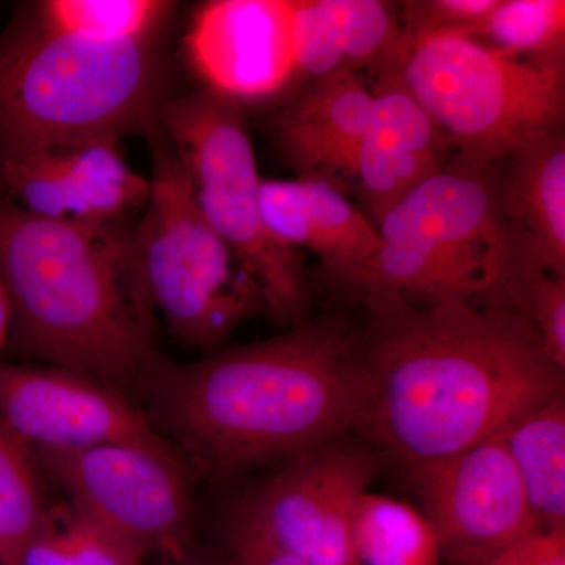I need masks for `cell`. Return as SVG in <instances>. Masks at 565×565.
<instances>
[{
	"instance_id": "cell-23",
	"label": "cell",
	"mask_w": 565,
	"mask_h": 565,
	"mask_svg": "<svg viewBox=\"0 0 565 565\" xmlns=\"http://www.w3.org/2000/svg\"><path fill=\"white\" fill-rule=\"evenodd\" d=\"M46 478L31 446L0 418V561L20 565L22 550L39 530L50 503Z\"/></svg>"
},
{
	"instance_id": "cell-25",
	"label": "cell",
	"mask_w": 565,
	"mask_h": 565,
	"mask_svg": "<svg viewBox=\"0 0 565 565\" xmlns=\"http://www.w3.org/2000/svg\"><path fill=\"white\" fill-rule=\"evenodd\" d=\"M221 534L233 565H307L264 527L245 497L226 509Z\"/></svg>"
},
{
	"instance_id": "cell-24",
	"label": "cell",
	"mask_w": 565,
	"mask_h": 565,
	"mask_svg": "<svg viewBox=\"0 0 565 565\" xmlns=\"http://www.w3.org/2000/svg\"><path fill=\"white\" fill-rule=\"evenodd\" d=\"M486 36L490 46L530 61H564V0H498L482 22L476 39Z\"/></svg>"
},
{
	"instance_id": "cell-11",
	"label": "cell",
	"mask_w": 565,
	"mask_h": 565,
	"mask_svg": "<svg viewBox=\"0 0 565 565\" xmlns=\"http://www.w3.org/2000/svg\"><path fill=\"white\" fill-rule=\"evenodd\" d=\"M440 555L473 565L541 530L501 435L411 473Z\"/></svg>"
},
{
	"instance_id": "cell-8",
	"label": "cell",
	"mask_w": 565,
	"mask_h": 565,
	"mask_svg": "<svg viewBox=\"0 0 565 565\" xmlns=\"http://www.w3.org/2000/svg\"><path fill=\"white\" fill-rule=\"evenodd\" d=\"M158 125L200 211L258 282L273 321L285 329L307 322L311 296L299 253L278 243L263 221V180L244 107L202 88L170 96L158 111Z\"/></svg>"
},
{
	"instance_id": "cell-19",
	"label": "cell",
	"mask_w": 565,
	"mask_h": 565,
	"mask_svg": "<svg viewBox=\"0 0 565 565\" xmlns=\"http://www.w3.org/2000/svg\"><path fill=\"white\" fill-rule=\"evenodd\" d=\"M501 173L509 212L546 273L565 278V137L557 129L512 152Z\"/></svg>"
},
{
	"instance_id": "cell-31",
	"label": "cell",
	"mask_w": 565,
	"mask_h": 565,
	"mask_svg": "<svg viewBox=\"0 0 565 565\" xmlns=\"http://www.w3.org/2000/svg\"><path fill=\"white\" fill-rule=\"evenodd\" d=\"M158 565H233L226 555H215L192 542L177 552L158 556Z\"/></svg>"
},
{
	"instance_id": "cell-17",
	"label": "cell",
	"mask_w": 565,
	"mask_h": 565,
	"mask_svg": "<svg viewBox=\"0 0 565 565\" xmlns=\"http://www.w3.org/2000/svg\"><path fill=\"white\" fill-rule=\"evenodd\" d=\"M292 46L297 74L399 66L404 28L396 7L381 0H294Z\"/></svg>"
},
{
	"instance_id": "cell-7",
	"label": "cell",
	"mask_w": 565,
	"mask_h": 565,
	"mask_svg": "<svg viewBox=\"0 0 565 565\" xmlns=\"http://www.w3.org/2000/svg\"><path fill=\"white\" fill-rule=\"evenodd\" d=\"M150 195L136 225L141 277L158 318L182 344L207 353L264 308L258 282L200 211L158 121L145 132Z\"/></svg>"
},
{
	"instance_id": "cell-16",
	"label": "cell",
	"mask_w": 565,
	"mask_h": 565,
	"mask_svg": "<svg viewBox=\"0 0 565 565\" xmlns=\"http://www.w3.org/2000/svg\"><path fill=\"white\" fill-rule=\"evenodd\" d=\"M374 96L352 71L319 77L286 104L274 122L282 154L300 177H353Z\"/></svg>"
},
{
	"instance_id": "cell-15",
	"label": "cell",
	"mask_w": 565,
	"mask_h": 565,
	"mask_svg": "<svg viewBox=\"0 0 565 565\" xmlns=\"http://www.w3.org/2000/svg\"><path fill=\"white\" fill-rule=\"evenodd\" d=\"M373 96L370 129L352 178L373 222L379 223L444 169L452 147L394 71L379 74Z\"/></svg>"
},
{
	"instance_id": "cell-3",
	"label": "cell",
	"mask_w": 565,
	"mask_h": 565,
	"mask_svg": "<svg viewBox=\"0 0 565 565\" xmlns=\"http://www.w3.org/2000/svg\"><path fill=\"white\" fill-rule=\"evenodd\" d=\"M136 225L50 221L0 199L11 353L92 375L137 399L158 353V315L141 277Z\"/></svg>"
},
{
	"instance_id": "cell-30",
	"label": "cell",
	"mask_w": 565,
	"mask_h": 565,
	"mask_svg": "<svg viewBox=\"0 0 565 565\" xmlns=\"http://www.w3.org/2000/svg\"><path fill=\"white\" fill-rule=\"evenodd\" d=\"M20 565H76L63 526L61 505L50 504L39 530L22 550Z\"/></svg>"
},
{
	"instance_id": "cell-28",
	"label": "cell",
	"mask_w": 565,
	"mask_h": 565,
	"mask_svg": "<svg viewBox=\"0 0 565 565\" xmlns=\"http://www.w3.org/2000/svg\"><path fill=\"white\" fill-rule=\"evenodd\" d=\"M76 565H143L147 556L118 535L81 515L73 505L58 503Z\"/></svg>"
},
{
	"instance_id": "cell-33",
	"label": "cell",
	"mask_w": 565,
	"mask_h": 565,
	"mask_svg": "<svg viewBox=\"0 0 565 565\" xmlns=\"http://www.w3.org/2000/svg\"><path fill=\"white\" fill-rule=\"evenodd\" d=\"M0 565H3V564H2V561H0Z\"/></svg>"
},
{
	"instance_id": "cell-14",
	"label": "cell",
	"mask_w": 565,
	"mask_h": 565,
	"mask_svg": "<svg viewBox=\"0 0 565 565\" xmlns=\"http://www.w3.org/2000/svg\"><path fill=\"white\" fill-rule=\"evenodd\" d=\"M294 0H212L195 10L185 58L203 90L245 106L280 95L297 76Z\"/></svg>"
},
{
	"instance_id": "cell-29",
	"label": "cell",
	"mask_w": 565,
	"mask_h": 565,
	"mask_svg": "<svg viewBox=\"0 0 565 565\" xmlns=\"http://www.w3.org/2000/svg\"><path fill=\"white\" fill-rule=\"evenodd\" d=\"M473 565H565V530H535Z\"/></svg>"
},
{
	"instance_id": "cell-20",
	"label": "cell",
	"mask_w": 565,
	"mask_h": 565,
	"mask_svg": "<svg viewBox=\"0 0 565 565\" xmlns=\"http://www.w3.org/2000/svg\"><path fill=\"white\" fill-rule=\"evenodd\" d=\"M501 435L542 530H565V396L520 416Z\"/></svg>"
},
{
	"instance_id": "cell-27",
	"label": "cell",
	"mask_w": 565,
	"mask_h": 565,
	"mask_svg": "<svg viewBox=\"0 0 565 565\" xmlns=\"http://www.w3.org/2000/svg\"><path fill=\"white\" fill-rule=\"evenodd\" d=\"M498 0H415L404 2L401 22L407 39L457 31L476 36Z\"/></svg>"
},
{
	"instance_id": "cell-18",
	"label": "cell",
	"mask_w": 565,
	"mask_h": 565,
	"mask_svg": "<svg viewBox=\"0 0 565 565\" xmlns=\"http://www.w3.org/2000/svg\"><path fill=\"white\" fill-rule=\"evenodd\" d=\"M259 206L275 239L296 252L316 253L322 273L362 263L381 244L375 223L322 178L263 180Z\"/></svg>"
},
{
	"instance_id": "cell-12",
	"label": "cell",
	"mask_w": 565,
	"mask_h": 565,
	"mask_svg": "<svg viewBox=\"0 0 565 565\" xmlns=\"http://www.w3.org/2000/svg\"><path fill=\"white\" fill-rule=\"evenodd\" d=\"M0 418L36 451L166 440L128 394L55 364L0 363Z\"/></svg>"
},
{
	"instance_id": "cell-4",
	"label": "cell",
	"mask_w": 565,
	"mask_h": 565,
	"mask_svg": "<svg viewBox=\"0 0 565 565\" xmlns=\"http://www.w3.org/2000/svg\"><path fill=\"white\" fill-rule=\"evenodd\" d=\"M377 230L381 244L370 258L321 270L344 299H456L512 311L527 281L544 270L509 212L497 166L460 156L396 204Z\"/></svg>"
},
{
	"instance_id": "cell-13",
	"label": "cell",
	"mask_w": 565,
	"mask_h": 565,
	"mask_svg": "<svg viewBox=\"0 0 565 565\" xmlns=\"http://www.w3.org/2000/svg\"><path fill=\"white\" fill-rule=\"evenodd\" d=\"M120 145L90 137L0 159V199L50 221H128L147 204L150 180L129 166Z\"/></svg>"
},
{
	"instance_id": "cell-32",
	"label": "cell",
	"mask_w": 565,
	"mask_h": 565,
	"mask_svg": "<svg viewBox=\"0 0 565 565\" xmlns=\"http://www.w3.org/2000/svg\"><path fill=\"white\" fill-rule=\"evenodd\" d=\"M11 327V310L7 294L0 285V351L9 343Z\"/></svg>"
},
{
	"instance_id": "cell-10",
	"label": "cell",
	"mask_w": 565,
	"mask_h": 565,
	"mask_svg": "<svg viewBox=\"0 0 565 565\" xmlns=\"http://www.w3.org/2000/svg\"><path fill=\"white\" fill-rule=\"evenodd\" d=\"M381 468L373 449L348 435L285 463L247 501L259 522L307 565H356V505Z\"/></svg>"
},
{
	"instance_id": "cell-2",
	"label": "cell",
	"mask_w": 565,
	"mask_h": 565,
	"mask_svg": "<svg viewBox=\"0 0 565 565\" xmlns=\"http://www.w3.org/2000/svg\"><path fill=\"white\" fill-rule=\"evenodd\" d=\"M137 399L192 470L226 478L286 463L362 427L370 399L362 334L326 316L199 362L158 352Z\"/></svg>"
},
{
	"instance_id": "cell-9",
	"label": "cell",
	"mask_w": 565,
	"mask_h": 565,
	"mask_svg": "<svg viewBox=\"0 0 565 565\" xmlns=\"http://www.w3.org/2000/svg\"><path fill=\"white\" fill-rule=\"evenodd\" d=\"M33 452L66 503L145 556L167 555L192 542V468L169 441Z\"/></svg>"
},
{
	"instance_id": "cell-21",
	"label": "cell",
	"mask_w": 565,
	"mask_h": 565,
	"mask_svg": "<svg viewBox=\"0 0 565 565\" xmlns=\"http://www.w3.org/2000/svg\"><path fill=\"white\" fill-rule=\"evenodd\" d=\"M177 3L166 0H43L24 7L46 31L96 41H154Z\"/></svg>"
},
{
	"instance_id": "cell-1",
	"label": "cell",
	"mask_w": 565,
	"mask_h": 565,
	"mask_svg": "<svg viewBox=\"0 0 565 565\" xmlns=\"http://www.w3.org/2000/svg\"><path fill=\"white\" fill-rule=\"evenodd\" d=\"M370 375L364 434L411 473L503 433L564 393L533 323L463 300H360Z\"/></svg>"
},
{
	"instance_id": "cell-26",
	"label": "cell",
	"mask_w": 565,
	"mask_h": 565,
	"mask_svg": "<svg viewBox=\"0 0 565 565\" xmlns=\"http://www.w3.org/2000/svg\"><path fill=\"white\" fill-rule=\"evenodd\" d=\"M515 313L533 323L546 355L565 371V278L535 274L515 303Z\"/></svg>"
},
{
	"instance_id": "cell-22",
	"label": "cell",
	"mask_w": 565,
	"mask_h": 565,
	"mask_svg": "<svg viewBox=\"0 0 565 565\" xmlns=\"http://www.w3.org/2000/svg\"><path fill=\"white\" fill-rule=\"evenodd\" d=\"M356 565H437L440 548L429 520L412 505L364 493L352 523Z\"/></svg>"
},
{
	"instance_id": "cell-5",
	"label": "cell",
	"mask_w": 565,
	"mask_h": 565,
	"mask_svg": "<svg viewBox=\"0 0 565 565\" xmlns=\"http://www.w3.org/2000/svg\"><path fill=\"white\" fill-rule=\"evenodd\" d=\"M169 98L158 40L51 32L24 9L0 32V159L61 141L145 136Z\"/></svg>"
},
{
	"instance_id": "cell-6",
	"label": "cell",
	"mask_w": 565,
	"mask_h": 565,
	"mask_svg": "<svg viewBox=\"0 0 565 565\" xmlns=\"http://www.w3.org/2000/svg\"><path fill=\"white\" fill-rule=\"evenodd\" d=\"M460 158L497 166L564 129V61L512 57L457 31L404 35L394 70Z\"/></svg>"
}]
</instances>
